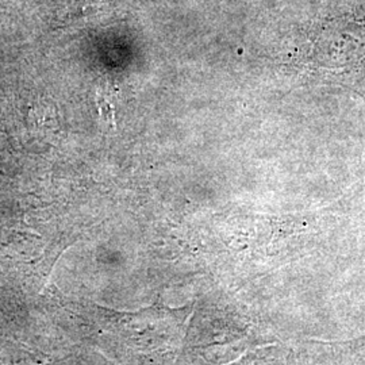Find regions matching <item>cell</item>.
Instances as JSON below:
<instances>
[{"label": "cell", "mask_w": 365, "mask_h": 365, "mask_svg": "<svg viewBox=\"0 0 365 365\" xmlns=\"http://www.w3.org/2000/svg\"><path fill=\"white\" fill-rule=\"evenodd\" d=\"M96 106L99 108V114L102 120L106 125L115 128V115H114V107L111 105V102L106 98L102 92L96 93Z\"/></svg>", "instance_id": "cell-1"}]
</instances>
